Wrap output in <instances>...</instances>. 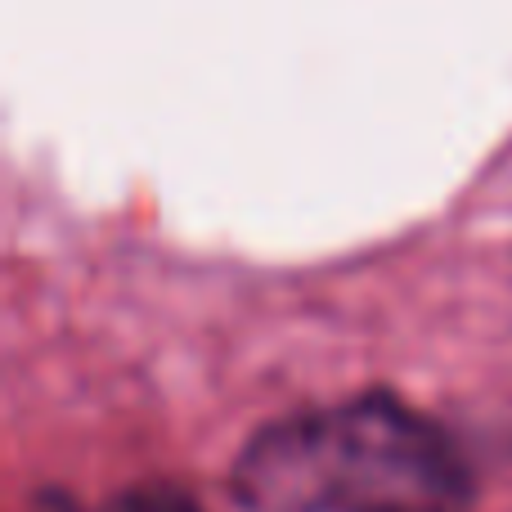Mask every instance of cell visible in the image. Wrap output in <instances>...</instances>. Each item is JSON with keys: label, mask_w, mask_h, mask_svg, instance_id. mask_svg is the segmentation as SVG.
<instances>
[{"label": "cell", "mask_w": 512, "mask_h": 512, "mask_svg": "<svg viewBox=\"0 0 512 512\" xmlns=\"http://www.w3.org/2000/svg\"><path fill=\"white\" fill-rule=\"evenodd\" d=\"M248 512H468L454 441L396 396H355L261 427L230 468Z\"/></svg>", "instance_id": "6da1fadb"}, {"label": "cell", "mask_w": 512, "mask_h": 512, "mask_svg": "<svg viewBox=\"0 0 512 512\" xmlns=\"http://www.w3.org/2000/svg\"><path fill=\"white\" fill-rule=\"evenodd\" d=\"M41 512H203L189 495L171 486H135L122 495L104 499L99 508H81V504H41Z\"/></svg>", "instance_id": "7a4b0ae2"}]
</instances>
